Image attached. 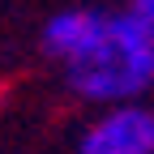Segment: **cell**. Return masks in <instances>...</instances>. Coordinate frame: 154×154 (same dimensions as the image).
Returning a JSON list of instances; mask_svg holds the SVG:
<instances>
[{"instance_id": "cell-4", "label": "cell", "mask_w": 154, "mask_h": 154, "mask_svg": "<svg viewBox=\"0 0 154 154\" xmlns=\"http://www.w3.org/2000/svg\"><path fill=\"white\" fill-rule=\"evenodd\" d=\"M124 13H128L133 22H137V26H141V30L154 38V0H133V5H128Z\"/></svg>"}, {"instance_id": "cell-3", "label": "cell", "mask_w": 154, "mask_h": 154, "mask_svg": "<svg viewBox=\"0 0 154 154\" xmlns=\"http://www.w3.org/2000/svg\"><path fill=\"white\" fill-rule=\"evenodd\" d=\"M94 26H99V9H64V13L47 17L38 43H43V51L51 56V60L69 64L73 56L86 47V38L94 34Z\"/></svg>"}, {"instance_id": "cell-2", "label": "cell", "mask_w": 154, "mask_h": 154, "mask_svg": "<svg viewBox=\"0 0 154 154\" xmlns=\"http://www.w3.org/2000/svg\"><path fill=\"white\" fill-rule=\"evenodd\" d=\"M77 154H154V111L141 103L103 111L82 133Z\"/></svg>"}, {"instance_id": "cell-1", "label": "cell", "mask_w": 154, "mask_h": 154, "mask_svg": "<svg viewBox=\"0 0 154 154\" xmlns=\"http://www.w3.org/2000/svg\"><path fill=\"white\" fill-rule=\"evenodd\" d=\"M64 82L86 103L124 107L154 82V38L128 13H99L86 47L64 64Z\"/></svg>"}]
</instances>
